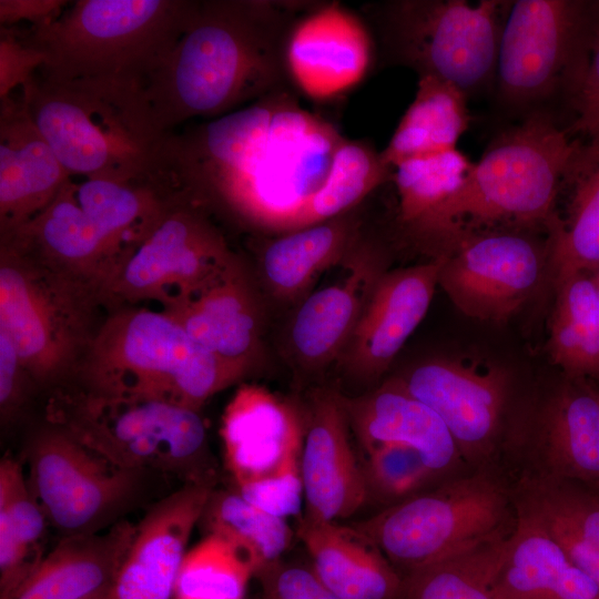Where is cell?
Listing matches in <instances>:
<instances>
[{"mask_svg": "<svg viewBox=\"0 0 599 599\" xmlns=\"http://www.w3.org/2000/svg\"><path fill=\"white\" fill-rule=\"evenodd\" d=\"M48 519L19 461H0V596L13 590L44 557L40 550Z\"/></svg>", "mask_w": 599, "mask_h": 599, "instance_id": "obj_32", "label": "cell"}, {"mask_svg": "<svg viewBox=\"0 0 599 599\" xmlns=\"http://www.w3.org/2000/svg\"><path fill=\"white\" fill-rule=\"evenodd\" d=\"M199 525L231 542L250 560L254 576L282 560L293 540L286 519L246 501L235 489L212 490Z\"/></svg>", "mask_w": 599, "mask_h": 599, "instance_id": "obj_34", "label": "cell"}, {"mask_svg": "<svg viewBox=\"0 0 599 599\" xmlns=\"http://www.w3.org/2000/svg\"><path fill=\"white\" fill-rule=\"evenodd\" d=\"M571 566L538 517L522 502L494 581L496 599H556Z\"/></svg>", "mask_w": 599, "mask_h": 599, "instance_id": "obj_30", "label": "cell"}, {"mask_svg": "<svg viewBox=\"0 0 599 599\" xmlns=\"http://www.w3.org/2000/svg\"><path fill=\"white\" fill-rule=\"evenodd\" d=\"M544 449L557 479L599 481V393L568 385L550 403Z\"/></svg>", "mask_w": 599, "mask_h": 599, "instance_id": "obj_29", "label": "cell"}, {"mask_svg": "<svg viewBox=\"0 0 599 599\" xmlns=\"http://www.w3.org/2000/svg\"><path fill=\"white\" fill-rule=\"evenodd\" d=\"M374 67L375 47L367 26L338 1H316L290 33L288 79L312 100L324 102L347 93Z\"/></svg>", "mask_w": 599, "mask_h": 599, "instance_id": "obj_14", "label": "cell"}, {"mask_svg": "<svg viewBox=\"0 0 599 599\" xmlns=\"http://www.w3.org/2000/svg\"><path fill=\"white\" fill-rule=\"evenodd\" d=\"M59 18L20 29L60 80L146 85L185 32L197 0H77Z\"/></svg>", "mask_w": 599, "mask_h": 599, "instance_id": "obj_4", "label": "cell"}, {"mask_svg": "<svg viewBox=\"0 0 599 599\" xmlns=\"http://www.w3.org/2000/svg\"><path fill=\"white\" fill-rule=\"evenodd\" d=\"M71 177L19 95L0 101L1 234L43 211Z\"/></svg>", "mask_w": 599, "mask_h": 599, "instance_id": "obj_22", "label": "cell"}, {"mask_svg": "<svg viewBox=\"0 0 599 599\" xmlns=\"http://www.w3.org/2000/svg\"><path fill=\"white\" fill-rule=\"evenodd\" d=\"M316 1L197 0L193 17L146 85L164 133L215 119L292 87L286 45Z\"/></svg>", "mask_w": 599, "mask_h": 599, "instance_id": "obj_1", "label": "cell"}, {"mask_svg": "<svg viewBox=\"0 0 599 599\" xmlns=\"http://www.w3.org/2000/svg\"><path fill=\"white\" fill-rule=\"evenodd\" d=\"M345 263L347 273L306 295L291 321L290 355L306 373L341 361L370 288L383 273L379 248L366 235Z\"/></svg>", "mask_w": 599, "mask_h": 599, "instance_id": "obj_20", "label": "cell"}, {"mask_svg": "<svg viewBox=\"0 0 599 599\" xmlns=\"http://www.w3.org/2000/svg\"><path fill=\"white\" fill-rule=\"evenodd\" d=\"M474 162L458 149L405 161L394 169L396 222L406 233L461 184Z\"/></svg>", "mask_w": 599, "mask_h": 599, "instance_id": "obj_38", "label": "cell"}, {"mask_svg": "<svg viewBox=\"0 0 599 599\" xmlns=\"http://www.w3.org/2000/svg\"><path fill=\"white\" fill-rule=\"evenodd\" d=\"M579 152L555 116L528 115L497 135L458 189L404 236L437 257L471 234L550 229Z\"/></svg>", "mask_w": 599, "mask_h": 599, "instance_id": "obj_2", "label": "cell"}, {"mask_svg": "<svg viewBox=\"0 0 599 599\" xmlns=\"http://www.w3.org/2000/svg\"><path fill=\"white\" fill-rule=\"evenodd\" d=\"M343 403L363 451L384 444L417 450L435 476L449 470L459 457L458 447L440 417L393 378Z\"/></svg>", "mask_w": 599, "mask_h": 599, "instance_id": "obj_24", "label": "cell"}, {"mask_svg": "<svg viewBox=\"0 0 599 599\" xmlns=\"http://www.w3.org/2000/svg\"><path fill=\"white\" fill-rule=\"evenodd\" d=\"M468 100L465 92L447 81L418 78L412 103L380 151L383 162L395 169L412 159L456 150L471 121Z\"/></svg>", "mask_w": 599, "mask_h": 599, "instance_id": "obj_28", "label": "cell"}, {"mask_svg": "<svg viewBox=\"0 0 599 599\" xmlns=\"http://www.w3.org/2000/svg\"><path fill=\"white\" fill-rule=\"evenodd\" d=\"M202 347L243 377L262 355V312L242 263L200 293L164 307Z\"/></svg>", "mask_w": 599, "mask_h": 599, "instance_id": "obj_21", "label": "cell"}, {"mask_svg": "<svg viewBox=\"0 0 599 599\" xmlns=\"http://www.w3.org/2000/svg\"><path fill=\"white\" fill-rule=\"evenodd\" d=\"M69 179L34 217L1 234V243L103 291L121 262L81 209Z\"/></svg>", "mask_w": 599, "mask_h": 599, "instance_id": "obj_23", "label": "cell"}, {"mask_svg": "<svg viewBox=\"0 0 599 599\" xmlns=\"http://www.w3.org/2000/svg\"><path fill=\"white\" fill-rule=\"evenodd\" d=\"M443 261L440 255L377 277L341 358L349 376L372 382L386 372L427 314Z\"/></svg>", "mask_w": 599, "mask_h": 599, "instance_id": "obj_17", "label": "cell"}, {"mask_svg": "<svg viewBox=\"0 0 599 599\" xmlns=\"http://www.w3.org/2000/svg\"><path fill=\"white\" fill-rule=\"evenodd\" d=\"M575 119L567 129L570 135L585 139L577 165L599 160V14H596L587 61L578 89L571 101Z\"/></svg>", "mask_w": 599, "mask_h": 599, "instance_id": "obj_42", "label": "cell"}, {"mask_svg": "<svg viewBox=\"0 0 599 599\" xmlns=\"http://www.w3.org/2000/svg\"><path fill=\"white\" fill-rule=\"evenodd\" d=\"M256 599H338L318 579L311 565L280 560L258 571Z\"/></svg>", "mask_w": 599, "mask_h": 599, "instance_id": "obj_44", "label": "cell"}, {"mask_svg": "<svg viewBox=\"0 0 599 599\" xmlns=\"http://www.w3.org/2000/svg\"><path fill=\"white\" fill-rule=\"evenodd\" d=\"M508 500L486 475L450 480L354 522L404 575L505 534Z\"/></svg>", "mask_w": 599, "mask_h": 599, "instance_id": "obj_10", "label": "cell"}, {"mask_svg": "<svg viewBox=\"0 0 599 599\" xmlns=\"http://www.w3.org/2000/svg\"><path fill=\"white\" fill-rule=\"evenodd\" d=\"M111 591L112 589L105 590L90 599H111Z\"/></svg>", "mask_w": 599, "mask_h": 599, "instance_id": "obj_51", "label": "cell"}, {"mask_svg": "<svg viewBox=\"0 0 599 599\" xmlns=\"http://www.w3.org/2000/svg\"><path fill=\"white\" fill-rule=\"evenodd\" d=\"M77 373L87 390L161 399L200 412L243 376L197 344L163 308L106 317Z\"/></svg>", "mask_w": 599, "mask_h": 599, "instance_id": "obj_5", "label": "cell"}, {"mask_svg": "<svg viewBox=\"0 0 599 599\" xmlns=\"http://www.w3.org/2000/svg\"><path fill=\"white\" fill-rule=\"evenodd\" d=\"M238 263L205 212L167 202L162 219L126 257L102 294L104 298L131 303L156 301L164 308L205 290Z\"/></svg>", "mask_w": 599, "mask_h": 599, "instance_id": "obj_11", "label": "cell"}, {"mask_svg": "<svg viewBox=\"0 0 599 599\" xmlns=\"http://www.w3.org/2000/svg\"><path fill=\"white\" fill-rule=\"evenodd\" d=\"M232 488L246 501L275 517L286 519L301 514L304 500L301 465L265 478L233 484Z\"/></svg>", "mask_w": 599, "mask_h": 599, "instance_id": "obj_43", "label": "cell"}, {"mask_svg": "<svg viewBox=\"0 0 599 599\" xmlns=\"http://www.w3.org/2000/svg\"><path fill=\"white\" fill-rule=\"evenodd\" d=\"M508 535L402 575L397 599H496L493 586Z\"/></svg>", "mask_w": 599, "mask_h": 599, "instance_id": "obj_36", "label": "cell"}, {"mask_svg": "<svg viewBox=\"0 0 599 599\" xmlns=\"http://www.w3.org/2000/svg\"><path fill=\"white\" fill-rule=\"evenodd\" d=\"M398 379L440 417L459 454L478 458L490 450L507 396L505 370H483L455 361L434 359Z\"/></svg>", "mask_w": 599, "mask_h": 599, "instance_id": "obj_19", "label": "cell"}, {"mask_svg": "<svg viewBox=\"0 0 599 599\" xmlns=\"http://www.w3.org/2000/svg\"><path fill=\"white\" fill-rule=\"evenodd\" d=\"M364 454L361 461L367 501L393 506L419 494L422 487L436 477L420 454L406 445L384 444Z\"/></svg>", "mask_w": 599, "mask_h": 599, "instance_id": "obj_40", "label": "cell"}, {"mask_svg": "<svg viewBox=\"0 0 599 599\" xmlns=\"http://www.w3.org/2000/svg\"><path fill=\"white\" fill-rule=\"evenodd\" d=\"M590 277L595 284V287H596V292H597V295H598V298H599V267L596 268L595 271L590 272Z\"/></svg>", "mask_w": 599, "mask_h": 599, "instance_id": "obj_49", "label": "cell"}, {"mask_svg": "<svg viewBox=\"0 0 599 599\" xmlns=\"http://www.w3.org/2000/svg\"><path fill=\"white\" fill-rule=\"evenodd\" d=\"M549 354L570 377L599 378V298L589 273L556 284Z\"/></svg>", "mask_w": 599, "mask_h": 599, "instance_id": "obj_33", "label": "cell"}, {"mask_svg": "<svg viewBox=\"0 0 599 599\" xmlns=\"http://www.w3.org/2000/svg\"><path fill=\"white\" fill-rule=\"evenodd\" d=\"M0 329L14 343L28 377L57 383L75 373L100 326L97 286L1 243Z\"/></svg>", "mask_w": 599, "mask_h": 599, "instance_id": "obj_8", "label": "cell"}, {"mask_svg": "<svg viewBox=\"0 0 599 599\" xmlns=\"http://www.w3.org/2000/svg\"><path fill=\"white\" fill-rule=\"evenodd\" d=\"M19 98L71 176L143 183L167 134L142 85L60 80L39 70Z\"/></svg>", "mask_w": 599, "mask_h": 599, "instance_id": "obj_3", "label": "cell"}, {"mask_svg": "<svg viewBox=\"0 0 599 599\" xmlns=\"http://www.w3.org/2000/svg\"><path fill=\"white\" fill-rule=\"evenodd\" d=\"M70 4L65 0H0V26L17 27L20 22H29L30 27L52 22Z\"/></svg>", "mask_w": 599, "mask_h": 599, "instance_id": "obj_48", "label": "cell"}, {"mask_svg": "<svg viewBox=\"0 0 599 599\" xmlns=\"http://www.w3.org/2000/svg\"><path fill=\"white\" fill-rule=\"evenodd\" d=\"M512 1L384 0L359 6L375 68L404 67L447 81L468 97L494 88Z\"/></svg>", "mask_w": 599, "mask_h": 599, "instance_id": "obj_7", "label": "cell"}, {"mask_svg": "<svg viewBox=\"0 0 599 599\" xmlns=\"http://www.w3.org/2000/svg\"><path fill=\"white\" fill-rule=\"evenodd\" d=\"M0 101L24 87L45 64V54L17 27L0 28Z\"/></svg>", "mask_w": 599, "mask_h": 599, "instance_id": "obj_45", "label": "cell"}, {"mask_svg": "<svg viewBox=\"0 0 599 599\" xmlns=\"http://www.w3.org/2000/svg\"><path fill=\"white\" fill-rule=\"evenodd\" d=\"M537 483L580 534L599 550V498L581 483L557 478Z\"/></svg>", "mask_w": 599, "mask_h": 599, "instance_id": "obj_46", "label": "cell"}, {"mask_svg": "<svg viewBox=\"0 0 599 599\" xmlns=\"http://www.w3.org/2000/svg\"><path fill=\"white\" fill-rule=\"evenodd\" d=\"M296 536L323 585L338 599H397L402 575L353 525L300 517Z\"/></svg>", "mask_w": 599, "mask_h": 599, "instance_id": "obj_26", "label": "cell"}, {"mask_svg": "<svg viewBox=\"0 0 599 599\" xmlns=\"http://www.w3.org/2000/svg\"><path fill=\"white\" fill-rule=\"evenodd\" d=\"M526 489V497L521 502L538 517L568 560L599 588V550L580 534L537 481L529 483Z\"/></svg>", "mask_w": 599, "mask_h": 599, "instance_id": "obj_41", "label": "cell"}, {"mask_svg": "<svg viewBox=\"0 0 599 599\" xmlns=\"http://www.w3.org/2000/svg\"><path fill=\"white\" fill-rule=\"evenodd\" d=\"M48 419L113 465L155 471L187 483L216 484L205 424L199 410L161 399L57 390Z\"/></svg>", "mask_w": 599, "mask_h": 599, "instance_id": "obj_6", "label": "cell"}, {"mask_svg": "<svg viewBox=\"0 0 599 599\" xmlns=\"http://www.w3.org/2000/svg\"><path fill=\"white\" fill-rule=\"evenodd\" d=\"M28 463L30 488L63 537L99 532L119 521L146 474L113 465L51 424L31 440Z\"/></svg>", "mask_w": 599, "mask_h": 599, "instance_id": "obj_12", "label": "cell"}, {"mask_svg": "<svg viewBox=\"0 0 599 599\" xmlns=\"http://www.w3.org/2000/svg\"><path fill=\"white\" fill-rule=\"evenodd\" d=\"M75 195L85 215L118 255L121 265L151 233L167 209V202L142 183L85 179L77 183Z\"/></svg>", "mask_w": 599, "mask_h": 599, "instance_id": "obj_31", "label": "cell"}, {"mask_svg": "<svg viewBox=\"0 0 599 599\" xmlns=\"http://www.w3.org/2000/svg\"><path fill=\"white\" fill-rule=\"evenodd\" d=\"M216 484L187 483L155 502L136 524L111 599H173L189 539Z\"/></svg>", "mask_w": 599, "mask_h": 599, "instance_id": "obj_18", "label": "cell"}, {"mask_svg": "<svg viewBox=\"0 0 599 599\" xmlns=\"http://www.w3.org/2000/svg\"><path fill=\"white\" fill-rule=\"evenodd\" d=\"M254 569L246 556L220 536L207 534L182 561L173 599H245Z\"/></svg>", "mask_w": 599, "mask_h": 599, "instance_id": "obj_39", "label": "cell"}, {"mask_svg": "<svg viewBox=\"0 0 599 599\" xmlns=\"http://www.w3.org/2000/svg\"><path fill=\"white\" fill-rule=\"evenodd\" d=\"M29 378L10 336L0 329V408L4 419L22 405L26 379Z\"/></svg>", "mask_w": 599, "mask_h": 599, "instance_id": "obj_47", "label": "cell"}, {"mask_svg": "<svg viewBox=\"0 0 599 599\" xmlns=\"http://www.w3.org/2000/svg\"><path fill=\"white\" fill-rule=\"evenodd\" d=\"M364 202L326 221L276 235L264 243L258 265L274 297L294 302L306 296L324 271L349 257L366 235Z\"/></svg>", "mask_w": 599, "mask_h": 599, "instance_id": "obj_27", "label": "cell"}, {"mask_svg": "<svg viewBox=\"0 0 599 599\" xmlns=\"http://www.w3.org/2000/svg\"><path fill=\"white\" fill-rule=\"evenodd\" d=\"M351 432L343 395L328 388L315 390L305 412L301 456L305 517L339 521L367 502Z\"/></svg>", "mask_w": 599, "mask_h": 599, "instance_id": "obj_16", "label": "cell"}, {"mask_svg": "<svg viewBox=\"0 0 599 599\" xmlns=\"http://www.w3.org/2000/svg\"><path fill=\"white\" fill-rule=\"evenodd\" d=\"M527 230L471 234L444 255L438 285L463 314L504 322L528 300L541 275L542 254Z\"/></svg>", "mask_w": 599, "mask_h": 599, "instance_id": "obj_13", "label": "cell"}, {"mask_svg": "<svg viewBox=\"0 0 599 599\" xmlns=\"http://www.w3.org/2000/svg\"><path fill=\"white\" fill-rule=\"evenodd\" d=\"M394 169L387 166L366 140L343 139L335 150L326 177L300 221L311 226L359 205L389 183Z\"/></svg>", "mask_w": 599, "mask_h": 599, "instance_id": "obj_37", "label": "cell"}, {"mask_svg": "<svg viewBox=\"0 0 599 599\" xmlns=\"http://www.w3.org/2000/svg\"><path fill=\"white\" fill-rule=\"evenodd\" d=\"M567 181L573 184L567 217L556 215L549 230L555 284L599 267V160L575 163Z\"/></svg>", "mask_w": 599, "mask_h": 599, "instance_id": "obj_35", "label": "cell"}, {"mask_svg": "<svg viewBox=\"0 0 599 599\" xmlns=\"http://www.w3.org/2000/svg\"><path fill=\"white\" fill-rule=\"evenodd\" d=\"M136 525L63 537L33 571L0 599H90L112 589Z\"/></svg>", "mask_w": 599, "mask_h": 599, "instance_id": "obj_25", "label": "cell"}, {"mask_svg": "<svg viewBox=\"0 0 599 599\" xmlns=\"http://www.w3.org/2000/svg\"><path fill=\"white\" fill-rule=\"evenodd\" d=\"M593 16L586 2L516 0L502 29L494 91L499 104L521 119L551 113L565 95L571 103L589 51ZM556 118V116H555Z\"/></svg>", "mask_w": 599, "mask_h": 599, "instance_id": "obj_9", "label": "cell"}, {"mask_svg": "<svg viewBox=\"0 0 599 599\" xmlns=\"http://www.w3.org/2000/svg\"><path fill=\"white\" fill-rule=\"evenodd\" d=\"M305 410L265 386L243 383L226 404L220 425L225 469L233 484L300 466Z\"/></svg>", "mask_w": 599, "mask_h": 599, "instance_id": "obj_15", "label": "cell"}, {"mask_svg": "<svg viewBox=\"0 0 599 599\" xmlns=\"http://www.w3.org/2000/svg\"><path fill=\"white\" fill-rule=\"evenodd\" d=\"M583 485H586L599 498V481L583 484Z\"/></svg>", "mask_w": 599, "mask_h": 599, "instance_id": "obj_50", "label": "cell"}]
</instances>
